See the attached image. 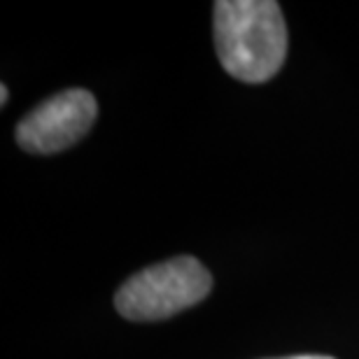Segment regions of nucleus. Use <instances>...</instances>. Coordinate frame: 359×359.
Masks as SVG:
<instances>
[{"label": "nucleus", "mask_w": 359, "mask_h": 359, "mask_svg": "<svg viewBox=\"0 0 359 359\" xmlns=\"http://www.w3.org/2000/svg\"><path fill=\"white\" fill-rule=\"evenodd\" d=\"M0 93H3V105H5V100H7V87H5V84L0 87Z\"/></svg>", "instance_id": "nucleus-5"}, {"label": "nucleus", "mask_w": 359, "mask_h": 359, "mask_svg": "<svg viewBox=\"0 0 359 359\" xmlns=\"http://www.w3.org/2000/svg\"><path fill=\"white\" fill-rule=\"evenodd\" d=\"M283 359H334L325 355H294V357H283Z\"/></svg>", "instance_id": "nucleus-4"}, {"label": "nucleus", "mask_w": 359, "mask_h": 359, "mask_svg": "<svg viewBox=\"0 0 359 359\" xmlns=\"http://www.w3.org/2000/svg\"><path fill=\"white\" fill-rule=\"evenodd\" d=\"M98 105L87 89H66L26 114L17 126V142L31 154H54L75 145L96 121Z\"/></svg>", "instance_id": "nucleus-3"}, {"label": "nucleus", "mask_w": 359, "mask_h": 359, "mask_svg": "<svg viewBox=\"0 0 359 359\" xmlns=\"http://www.w3.org/2000/svg\"><path fill=\"white\" fill-rule=\"evenodd\" d=\"M215 47L231 77L248 84L271 80L287 56V26L276 0L215 3Z\"/></svg>", "instance_id": "nucleus-1"}, {"label": "nucleus", "mask_w": 359, "mask_h": 359, "mask_svg": "<svg viewBox=\"0 0 359 359\" xmlns=\"http://www.w3.org/2000/svg\"><path fill=\"white\" fill-rule=\"evenodd\" d=\"M210 290L212 278L203 264L194 257H175L128 278L119 287L114 306L126 320H166L196 306Z\"/></svg>", "instance_id": "nucleus-2"}]
</instances>
